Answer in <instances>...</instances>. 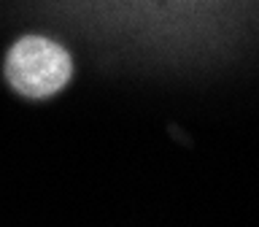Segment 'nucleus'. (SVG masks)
<instances>
[{
    "mask_svg": "<svg viewBox=\"0 0 259 227\" xmlns=\"http://www.w3.org/2000/svg\"><path fill=\"white\" fill-rule=\"evenodd\" d=\"M3 73L19 95L40 100L57 95L70 81L73 60L54 41L44 35H24L8 49Z\"/></svg>",
    "mask_w": 259,
    "mask_h": 227,
    "instance_id": "obj_1",
    "label": "nucleus"
}]
</instances>
